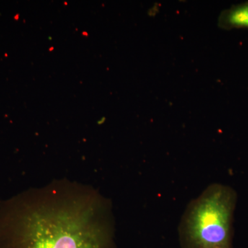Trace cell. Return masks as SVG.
<instances>
[{
  "mask_svg": "<svg viewBox=\"0 0 248 248\" xmlns=\"http://www.w3.org/2000/svg\"><path fill=\"white\" fill-rule=\"evenodd\" d=\"M53 50V48H51L50 49V50Z\"/></svg>",
  "mask_w": 248,
  "mask_h": 248,
  "instance_id": "cell-4",
  "label": "cell"
},
{
  "mask_svg": "<svg viewBox=\"0 0 248 248\" xmlns=\"http://www.w3.org/2000/svg\"><path fill=\"white\" fill-rule=\"evenodd\" d=\"M0 248H114L110 202L68 182L23 192L0 204Z\"/></svg>",
  "mask_w": 248,
  "mask_h": 248,
  "instance_id": "cell-1",
  "label": "cell"
},
{
  "mask_svg": "<svg viewBox=\"0 0 248 248\" xmlns=\"http://www.w3.org/2000/svg\"><path fill=\"white\" fill-rule=\"evenodd\" d=\"M234 191L221 184L209 186L189 204L179 226L185 248H232Z\"/></svg>",
  "mask_w": 248,
  "mask_h": 248,
  "instance_id": "cell-2",
  "label": "cell"
},
{
  "mask_svg": "<svg viewBox=\"0 0 248 248\" xmlns=\"http://www.w3.org/2000/svg\"><path fill=\"white\" fill-rule=\"evenodd\" d=\"M218 27L226 31L248 29V1L222 11L218 18Z\"/></svg>",
  "mask_w": 248,
  "mask_h": 248,
  "instance_id": "cell-3",
  "label": "cell"
}]
</instances>
